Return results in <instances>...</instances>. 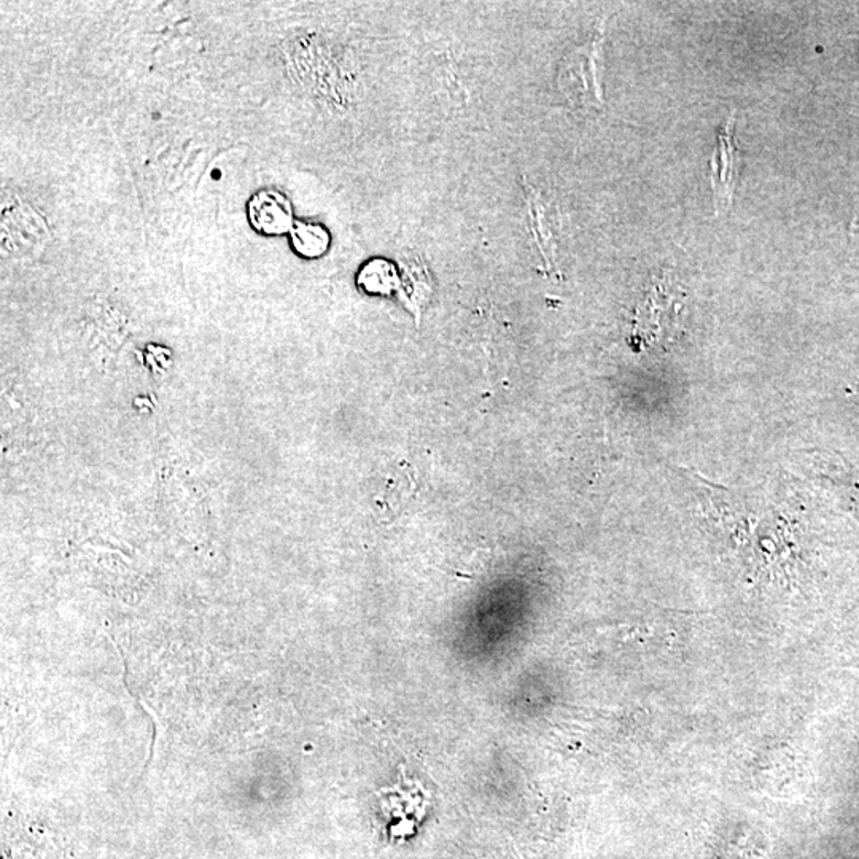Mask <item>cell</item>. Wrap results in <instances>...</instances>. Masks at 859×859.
Segmentation results:
<instances>
[{
    "label": "cell",
    "mask_w": 859,
    "mask_h": 859,
    "mask_svg": "<svg viewBox=\"0 0 859 859\" xmlns=\"http://www.w3.org/2000/svg\"><path fill=\"white\" fill-rule=\"evenodd\" d=\"M742 156L733 141V120L722 127L718 134V146L711 160V182H714L716 214L728 213L739 181Z\"/></svg>",
    "instance_id": "6da1fadb"
},
{
    "label": "cell",
    "mask_w": 859,
    "mask_h": 859,
    "mask_svg": "<svg viewBox=\"0 0 859 859\" xmlns=\"http://www.w3.org/2000/svg\"><path fill=\"white\" fill-rule=\"evenodd\" d=\"M247 220L253 231L264 238L284 236L295 225L292 203L284 193L272 188L260 189L249 199Z\"/></svg>",
    "instance_id": "7a4b0ae2"
},
{
    "label": "cell",
    "mask_w": 859,
    "mask_h": 859,
    "mask_svg": "<svg viewBox=\"0 0 859 859\" xmlns=\"http://www.w3.org/2000/svg\"><path fill=\"white\" fill-rule=\"evenodd\" d=\"M562 85L565 86V91L570 95V98H576L579 102L590 104V106L599 102L594 48L579 50L572 59L567 61V66L562 74Z\"/></svg>",
    "instance_id": "3957f363"
},
{
    "label": "cell",
    "mask_w": 859,
    "mask_h": 859,
    "mask_svg": "<svg viewBox=\"0 0 859 859\" xmlns=\"http://www.w3.org/2000/svg\"><path fill=\"white\" fill-rule=\"evenodd\" d=\"M290 243L296 255L306 260H317L328 252L331 236L324 225L314 221H295L290 231Z\"/></svg>",
    "instance_id": "277c9868"
},
{
    "label": "cell",
    "mask_w": 859,
    "mask_h": 859,
    "mask_svg": "<svg viewBox=\"0 0 859 859\" xmlns=\"http://www.w3.org/2000/svg\"><path fill=\"white\" fill-rule=\"evenodd\" d=\"M358 285L367 292H385V285H389V267L382 260L371 261L367 267L361 268Z\"/></svg>",
    "instance_id": "5b68a950"
}]
</instances>
